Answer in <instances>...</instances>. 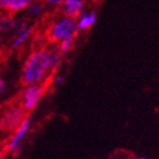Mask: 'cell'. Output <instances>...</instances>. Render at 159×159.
Returning a JSON list of instances; mask_svg holds the SVG:
<instances>
[{
  "label": "cell",
  "instance_id": "obj_6",
  "mask_svg": "<svg viewBox=\"0 0 159 159\" xmlns=\"http://www.w3.org/2000/svg\"><path fill=\"white\" fill-rule=\"evenodd\" d=\"M84 9V0H65L62 3V11L65 16L70 18H78Z\"/></svg>",
  "mask_w": 159,
  "mask_h": 159
},
{
  "label": "cell",
  "instance_id": "obj_7",
  "mask_svg": "<svg viewBox=\"0 0 159 159\" xmlns=\"http://www.w3.org/2000/svg\"><path fill=\"white\" fill-rule=\"evenodd\" d=\"M30 3L31 0H0V9L9 13H15L27 9Z\"/></svg>",
  "mask_w": 159,
  "mask_h": 159
},
{
  "label": "cell",
  "instance_id": "obj_17",
  "mask_svg": "<svg viewBox=\"0 0 159 159\" xmlns=\"http://www.w3.org/2000/svg\"><path fill=\"white\" fill-rule=\"evenodd\" d=\"M133 159H146L145 157H135V158H133Z\"/></svg>",
  "mask_w": 159,
  "mask_h": 159
},
{
  "label": "cell",
  "instance_id": "obj_13",
  "mask_svg": "<svg viewBox=\"0 0 159 159\" xmlns=\"http://www.w3.org/2000/svg\"><path fill=\"white\" fill-rule=\"evenodd\" d=\"M46 3L49 6H52V7H56V6H60L64 3L65 0H45Z\"/></svg>",
  "mask_w": 159,
  "mask_h": 159
},
{
  "label": "cell",
  "instance_id": "obj_1",
  "mask_svg": "<svg viewBox=\"0 0 159 159\" xmlns=\"http://www.w3.org/2000/svg\"><path fill=\"white\" fill-rule=\"evenodd\" d=\"M52 74L50 66L49 49L36 50L27 58L22 69L21 80L24 85L43 84L48 76Z\"/></svg>",
  "mask_w": 159,
  "mask_h": 159
},
{
  "label": "cell",
  "instance_id": "obj_4",
  "mask_svg": "<svg viewBox=\"0 0 159 159\" xmlns=\"http://www.w3.org/2000/svg\"><path fill=\"white\" fill-rule=\"evenodd\" d=\"M26 118V110L22 106L11 107L7 109L0 117V121L2 124L3 129L7 131H15L19 125Z\"/></svg>",
  "mask_w": 159,
  "mask_h": 159
},
{
  "label": "cell",
  "instance_id": "obj_12",
  "mask_svg": "<svg viewBox=\"0 0 159 159\" xmlns=\"http://www.w3.org/2000/svg\"><path fill=\"white\" fill-rule=\"evenodd\" d=\"M64 80H65V78L62 75L57 74V75H55V77H53V84L56 86H60L64 84Z\"/></svg>",
  "mask_w": 159,
  "mask_h": 159
},
{
  "label": "cell",
  "instance_id": "obj_9",
  "mask_svg": "<svg viewBox=\"0 0 159 159\" xmlns=\"http://www.w3.org/2000/svg\"><path fill=\"white\" fill-rule=\"evenodd\" d=\"M32 30H34L32 26H29L28 24L25 27H22V28H20L19 30H17V34L16 37L13 38L12 43H11V47L12 48L21 47L27 40H28V38L31 36Z\"/></svg>",
  "mask_w": 159,
  "mask_h": 159
},
{
  "label": "cell",
  "instance_id": "obj_11",
  "mask_svg": "<svg viewBox=\"0 0 159 159\" xmlns=\"http://www.w3.org/2000/svg\"><path fill=\"white\" fill-rule=\"evenodd\" d=\"M72 46H74V38H67V39H64L59 43L58 50L60 51L61 55H65L71 50Z\"/></svg>",
  "mask_w": 159,
  "mask_h": 159
},
{
  "label": "cell",
  "instance_id": "obj_15",
  "mask_svg": "<svg viewBox=\"0 0 159 159\" xmlns=\"http://www.w3.org/2000/svg\"><path fill=\"white\" fill-rule=\"evenodd\" d=\"M3 156H5V151L2 149H0V159H2Z\"/></svg>",
  "mask_w": 159,
  "mask_h": 159
},
{
  "label": "cell",
  "instance_id": "obj_10",
  "mask_svg": "<svg viewBox=\"0 0 159 159\" xmlns=\"http://www.w3.org/2000/svg\"><path fill=\"white\" fill-rule=\"evenodd\" d=\"M43 8H45V6H43V2H40V1H34L30 3L28 7H27V17L30 19H34L39 17L43 11Z\"/></svg>",
  "mask_w": 159,
  "mask_h": 159
},
{
  "label": "cell",
  "instance_id": "obj_5",
  "mask_svg": "<svg viewBox=\"0 0 159 159\" xmlns=\"http://www.w3.org/2000/svg\"><path fill=\"white\" fill-rule=\"evenodd\" d=\"M31 126V118L30 117H26L24 119V121L19 125V127L15 130L12 137L10 138V140L8 143V150L9 151H17L20 148L24 138L26 137V135H28Z\"/></svg>",
  "mask_w": 159,
  "mask_h": 159
},
{
  "label": "cell",
  "instance_id": "obj_14",
  "mask_svg": "<svg viewBox=\"0 0 159 159\" xmlns=\"http://www.w3.org/2000/svg\"><path fill=\"white\" fill-rule=\"evenodd\" d=\"M6 89H7V86H6L5 79L2 77H0V96L6 93Z\"/></svg>",
  "mask_w": 159,
  "mask_h": 159
},
{
  "label": "cell",
  "instance_id": "obj_2",
  "mask_svg": "<svg viewBox=\"0 0 159 159\" xmlns=\"http://www.w3.org/2000/svg\"><path fill=\"white\" fill-rule=\"evenodd\" d=\"M77 31L78 28L76 19L65 16L51 25L50 29L48 31V36L50 40L55 43H60L67 38H75Z\"/></svg>",
  "mask_w": 159,
  "mask_h": 159
},
{
  "label": "cell",
  "instance_id": "obj_16",
  "mask_svg": "<svg viewBox=\"0 0 159 159\" xmlns=\"http://www.w3.org/2000/svg\"><path fill=\"white\" fill-rule=\"evenodd\" d=\"M3 130H5V129H3V126H2V124H1V121H0V134L2 133Z\"/></svg>",
  "mask_w": 159,
  "mask_h": 159
},
{
  "label": "cell",
  "instance_id": "obj_8",
  "mask_svg": "<svg viewBox=\"0 0 159 159\" xmlns=\"http://www.w3.org/2000/svg\"><path fill=\"white\" fill-rule=\"evenodd\" d=\"M96 19H97V15H96L95 11H90V12L82 11L77 18V20H76L78 30H80V31L89 30L95 25Z\"/></svg>",
  "mask_w": 159,
  "mask_h": 159
},
{
  "label": "cell",
  "instance_id": "obj_3",
  "mask_svg": "<svg viewBox=\"0 0 159 159\" xmlns=\"http://www.w3.org/2000/svg\"><path fill=\"white\" fill-rule=\"evenodd\" d=\"M43 93H45V87L43 84L27 85L21 97L22 107L26 111L34 110L39 105L40 100L43 99Z\"/></svg>",
  "mask_w": 159,
  "mask_h": 159
}]
</instances>
